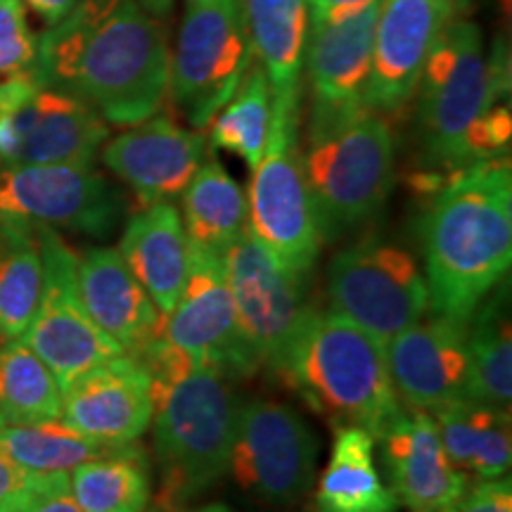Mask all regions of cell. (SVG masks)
<instances>
[{"mask_svg":"<svg viewBox=\"0 0 512 512\" xmlns=\"http://www.w3.org/2000/svg\"><path fill=\"white\" fill-rule=\"evenodd\" d=\"M463 0H382L363 105L375 114H399L418 93L434 43Z\"/></svg>","mask_w":512,"mask_h":512,"instance_id":"cell-16","label":"cell"},{"mask_svg":"<svg viewBox=\"0 0 512 512\" xmlns=\"http://www.w3.org/2000/svg\"><path fill=\"white\" fill-rule=\"evenodd\" d=\"M41 287L36 226L0 216V342L24 335L41 299Z\"/></svg>","mask_w":512,"mask_h":512,"instance_id":"cell-30","label":"cell"},{"mask_svg":"<svg viewBox=\"0 0 512 512\" xmlns=\"http://www.w3.org/2000/svg\"><path fill=\"white\" fill-rule=\"evenodd\" d=\"M432 316L467 323L482 299L508 280L512 261L510 159L489 157L453 171L422 223Z\"/></svg>","mask_w":512,"mask_h":512,"instance_id":"cell-2","label":"cell"},{"mask_svg":"<svg viewBox=\"0 0 512 512\" xmlns=\"http://www.w3.org/2000/svg\"><path fill=\"white\" fill-rule=\"evenodd\" d=\"M0 425H5V422H3V418H0Z\"/></svg>","mask_w":512,"mask_h":512,"instance_id":"cell-44","label":"cell"},{"mask_svg":"<svg viewBox=\"0 0 512 512\" xmlns=\"http://www.w3.org/2000/svg\"><path fill=\"white\" fill-rule=\"evenodd\" d=\"M377 441L396 501L411 512H441L470 486L467 472L448 460L427 411L411 408Z\"/></svg>","mask_w":512,"mask_h":512,"instance_id":"cell-20","label":"cell"},{"mask_svg":"<svg viewBox=\"0 0 512 512\" xmlns=\"http://www.w3.org/2000/svg\"><path fill=\"white\" fill-rule=\"evenodd\" d=\"M512 138V117L508 102H496L479 117L475 124L467 128L465 150L470 164L482 162L489 157L508 155Z\"/></svg>","mask_w":512,"mask_h":512,"instance_id":"cell-36","label":"cell"},{"mask_svg":"<svg viewBox=\"0 0 512 512\" xmlns=\"http://www.w3.org/2000/svg\"><path fill=\"white\" fill-rule=\"evenodd\" d=\"M380 5H370L354 17L325 27L309 29L304 69L311 86V107L335 110L363 105Z\"/></svg>","mask_w":512,"mask_h":512,"instance_id":"cell-22","label":"cell"},{"mask_svg":"<svg viewBox=\"0 0 512 512\" xmlns=\"http://www.w3.org/2000/svg\"><path fill=\"white\" fill-rule=\"evenodd\" d=\"M252 62L240 0H185L166 93L192 131L211 124Z\"/></svg>","mask_w":512,"mask_h":512,"instance_id":"cell-8","label":"cell"},{"mask_svg":"<svg viewBox=\"0 0 512 512\" xmlns=\"http://www.w3.org/2000/svg\"><path fill=\"white\" fill-rule=\"evenodd\" d=\"M387 368L401 401L418 411H441L472 396L467 323L432 316L384 344Z\"/></svg>","mask_w":512,"mask_h":512,"instance_id":"cell-17","label":"cell"},{"mask_svg":"<svg viewBox=\"0 0 512 512\" xmlns=\"http://www.w3.org/2000/svg\"><path fill=\"white\" fill-rule=\"evenodd\" d=\"M375 439L361 427H337L335 448L318 479L316 512H396L399 501L375 467Z\"/></svg>","mask_w":512,"mask_h":512,"instance_id":"cell-26","label":"cell"},{"mask_svg":"<svg viewBox=\"0 0 512 512\" xmlns=\"http://www.w3.org/2000/svg\"><path fill=\"white\" fill-rule=\"evenodd\" d=\"M138 3L140 8L157 19H164L171 12V8H174V0H138Z\"/></svg>","mask_w":512,"mask_h":512,"instance_id":"cell-41","label":"cell"},{"mask_svg":"<svg viewBox=\"0 0 512 512\" xmlns=\"http://www.w3.org/2000/svg\"><path fill=\"white\" fill-rule=\"evenodd\" d=\"M133 444H105L76 432L62 420L31 425H0V448L31 475H69L74 467L95 458L117 456L136 448Z\"/></svg>","mask_w":512,"mask_h":512,"instance_id":"cell-29","label":"cell"},{"mask_svg":"<svg viewBox=\"0 0 512 512\" xmlns=\"http://www.w3.org/2000/svg\"><path fill=\"white\" fill-rule=\"evenodd\" d=\"M162 337L202 366L228 377L252 375L259 363L240 332L223 259L188 245V273L174 311L162 320Z\"/></svg>","mask_w":512,"mask_h":512,"instance_id":"cell-15","label":"cell"},{"mask_svg":"<svg viewBox=\"0 0 512 512\" xmlns=\"http://www.w3.org/2000/svg\"><path fill=\"white\" fill-rule=\"evenodd\" d=\"M223 271L249 351L259 368L275 373L313 311L306 299L309 278L280 264L249 228L226 249Z\"/></svg>","mask_w":512,"mask_h":512,"instance_id":"cell-12","label":"cell"},{"mask_svg":"<svg viewBox=\"0 0 512 512\" xmlns=\"http://www.w3.org/2000/svg\"><path fill=\"white\" fill-rule=\"evenodd\" d=\"M188 512H233L228 508V505L223 503H209V505H202V508H195V510H188Z\"/></svg>","mask_w":512,"mask_h":512,"instance_id":"cell-42","label":"cell"},{"mask_svg":"<svg viewBox=\"0 0 512 512\" xmlns=\"http://www.w3.org/2000/svg\"><path fill=\"white\" fill-rule=\"evenodd\" d=\"M22 3H27L43 22H48L53 27V24H57L72 12L79 0H22Z\"/></svg>","mask_w":512,"mask_h":512,"instance_id":"cell-40","label":"cell"},{"mask_svg":"<svg viewBox=\"0 0 512 512\" xmlns=\"http://www.w3.org/2000/svg\"><path fill=\"white\" fill-rule=\"evenodd\" d=\"M230 377L197 363L171 387L152 396L155 451L162 467V491L155 508L181 512L230 470L238 401Z\"/></svg>","mask_w":512,"mask_h":512,"instance_id":"cell-6","label":"cell"},{"mask_svg":"<svg viewBox=\"0 0 512 512\" xmlns=\"http://www.w3.org/2000/svg\"><path fill=\"white\" fill-rule=\"evenodd\" d=\"M76 283L95 325L126 354H138L147 342L162 335L164 316L128 271L119 249H88L76 259Z\"/></svg>","mask_w":512,"mask_h":512,"instance_id":"cell-21","label":"cell"},{"mask_svg":"<svg viewBox=\"0 0 512 512\" xmlns=\"http://www.w3.org/2000/svg\"><path fill=\"white\" fill-rule=\"evenodd\" d=\"M498 3H501V10H503V15H505V22H508V17H510V0H498Z\"/></svg>","mask_w":512,"mask_h":512,"instance_id":"cell-43","label":"cell"},{"mask_svg":"<svg viewBox=\"0 0 512 512\" xmlns=\"http://www.w3.org/2000/svg\"><path fill=\"white\" fill-rule=\"evenodd\" d=\"M119 254L159 313L169 316L188 273V240L174 204L157 202L140 209L126 223Z\"/></svg>","mask_w":512,"mask_h":512,"instance_id":"cell-23","label":"cell"},{"mask_svg":"<svg viewBox=\"0 0 512 512\" xmlns=\"http://www.w3.org/2000/svg\"><path fill=\"white\" fill-rule=\"evenodd\" d=\"M0 512H86L69 491V475H38L24 489L0 501ZM147 512H159L152 505Z\"/></svg>","mask_w":512,"mask_h":512,"instance_id":"cell-35","label":"cell"},{"mask_svg":"<svg viewBox=\"0 0 512 512\" xmlns=\"http://www.w3.org/2000/svg\"><path fill=\"white\" fill-rule=\"evenodd\" d=\"M302 166L320 242H337L380 214L394 183V138L366 105L311 107Z\"/></svg>","mask_w":512,"mask_h":512,"instance_id":"cell-4","label":"cell"},{"mask_svg":"<svg viewBox=\"0 0 512 512\" xmlns=\"http://www.w3.org/2000/svg\"><path fill=\"white\" fill-rule=\"evenodd\" d=\"M207 155L202 131L155 114L102 147V162L136 195L140 209L183 195Z\"/></svg>","mask_w":512,"mask_h":512,"instance_id":"cell-18","label":"cell"},{"mask_svg":"<svg viewBox=\"0 0 512 512\" xmlns=\"http://www.w3.org/2000/svg\"><path fill=\"white\" fill-rule=\"evenodd\" d=\"M318 441L299 413L254 399L238 406L230 470L242 489L271 505H292L313 484Z\"/></svg>","mask_w":512,"mask_h":512,"instance_id":"cell-13","label":"cell"},{"mask_svg":"<svg viewBox=\"0 0 512 512\" xmlns=\"http://www.w3.org/2000/svg\"><path fill=\"white\" fill-rule=\"evenodd\" d=\"M418 88L422 159L441 174L465 169L467 128L510 91L508 46L496 38L486 57L482 29L456 15L434 43Z\"/></svg>","mask_w":512,"mask_h":512,"instance_id":"cell-5","label":"cell"},{"mask_svg":"<svg viewBox=\"0 0 512 512\" xmlns=\"http://www.w3.org/2000/svg\"><path fill=\"white\" fill-rule=\"evenodd\" d=\"M107 124L91 105L34 74L0 83V162L93 164Z\"/></svg>","mask_w":512,"mask_h":512,"instance_id":"cell-10","label":"cell"},{"mask_svg":"<svg viewBox=\"0 0 512 512\" xmlns=\"http://www.w3.org/2000/svg\"><path fill=\"white\" fill-rule=\"evenodd\" d=\"M441 512H512V484L508 477L479 479L463 496Z\"/></svg>","mask_w":512,"mask_h":512,"instance_id":"cell-37","label":"cell"},{"mask_svg":"<svg viewBox=\"0 0 512 512\" xmlns=\"http://www.w3.org/2000/svg\"><path fill=\"white\" fill-rule=\"evenodd\" d=\"M249 46L271 86L273 105L299 107L309 0H240Z\"/></svg>","mask_w":512,"mask_h":512,"instance_id":"cell-24","label":"cell"},{"mask_svg":"<svg viewBox=\"0 0 512 512\" xmlns=\"http://www.w3.org/2000/svg\"><path fill=\"white\" fill-rule=\"evenodd\" d=\"M275 375L332 425L361 427L375 441L406 413L384 344L335 311L306 316Z\"/></svg>","mask_w":512,"mask_h":512,"instance_id":"cell-3","label":"cell"},{"mask_svg":"<svg viewBox=\"0 0 512 512\" xmlns=\"http://www.w3.org/2000/svg\"><path fill=\"white\" fill-rule=\"evenodd\" d=\"M245 197L249 233L280 264L309 278L323 242L304 178L299 107L273 105L266 150Z\"/></svg>","mask_w":512,"mask_h":512,"instance_id":"cell-7","label":"cell"},{"mask_svg":"<svg viewBox=\"0 0 512 512\" xmlns=\"http://www.w3.org/2000/svg\"><path fill=\"white\" fill-rule=\"evenodd\" d=\"M467 356H470L472 396L510 411L512 330L508 283L494 287L467 318Z\"/></svg>","mask_w":512,"mask_h":512,"instance_id":"cell-28","label":"cell"},{"mask_svg":"<svg viewBox=\"0 0 512 512\" xmlns=\"http://www.w3.org/2000/svg\"><path fill=\"white\" fill-rule=\"evenodd\" d=\"M36 53L22 0H0V83L34 74Z\"/></svg>","mask_w":512,"mask_h":512,"instance_id":"cell-34","label":"cell"},{"mask_svg":"<svg viewBox=\"0 0 512 512\" xmlns=\"http://www.w3.org/2000/svg\"><path fill=\"white\" fill-rule=\"evenodd\" d=\"M169 72L166 31L138 0H121L102 22L72 10L38 41L34 67L38 81L76 95L114 126L155 117Z\"/></svg>","mask_w":512,"mask_h":512,"instance_id":"cell-1","label":"cell"},{"mask_svg":"<svg viewBox=\"0 0 512 512\" xmlns=\"http://www.w3.org/2000/svg\"><path fill=\"white\" fill-rule=\"evenodd\" d=\"M273 95L259 62L249 64L245 79L219 114L211 119V147L245 159L249 169L259 164L264 155L268 133H271Z\"/></svg>","mask_w":512,"mask_h":512,"instance_id":"cell-33","label":"cell"},{"mask_svg":"<svg viewBox=\"0 0 512 512\" xmlns=\"http://www.w3.org/2000/svg\"><path fill=\"white\" fill-rule=\"evenodd\" d=\"M382 0H309V29L354 17Z\"/></svg>","mask_w":512,"mask_h":512,"instance_id":"cell-38","label":"cell"},{"mask_svg":"<svg viewBox=\"0 0 512 512\" xmlns=\"http://www.w3.org/2000/svg\"><path fill=\"white\" fill-rule=\"evenodd\" d=\"M0 216L107 238L124 216V200L93 164L5 166Z\"/></svg>","mask_w":512,"mask_h":512,"instance_id":"cell-14","label":"cell"},{"mask_svg":"<svg viewBox=\"0 0 512 512\" xmlns=\"http://www.w3.org/2000/svg\"><path fill=\"white\" fill-rule=\"evenodd\" d=\"M448 460L479 479L505 477L512 463L510 411L467 399L432 413Z\"/></svg>","mask_w":512,"mask_h":512,"instance_id":"cell-25","label":"cell"},{"mask_svg":"<svg viewBox=\"0 0 512 512\" xmlns=\"http://www.w3.org/2000/svg\"><path fill=\"white\" fill-rule=\"evenodd\" d=\"M155 415L152 382L136 356L121 354L62 389V422L105 444H133Z\"/></svg>","mask_w":512,"mask_h":512,"instance_id":"cell-19","label":"cell"},{"mask_svg":"<svg viewBox=\"0 0 512 512\" xmlns=\"http://www.w3.org/2000/svg\"><path fill=\"white\" fill-rule=\"evenodd\" d=\"M325 290L332 311L382 344L430 311L425 275L413 256L380 238H363L332 256Z\"/></svg>","mask_w":512,"mask_h":512,"instance_id":"cell-9","label":"cell"},{"mask_svg":"<svg viewBox=\"0 0 512 512\" xmlns=\"http://www.w3.org/2000/svg\"><path fill=\"white\" fill-rule=\"evenodd\" d=\"M69 491L86 512H147L152 472L145 448L81 463L69 472Z\"/></svg>","mask_w":512,"mask_h":512,"instance_id":"cell-31","label":"cell"},{"mask_svg":"<svg viewBox=\"0 0 512 512\" xmlns=\"http://www.w3.org/2000/svg\"><path fill=\"white\" fill-rule=\"evenodd\" d=\"M36 477L38 475H31V472L22 470V467L0 448V501H5V498L12 496L19 489H24V486H29Z\"/></svg>","mask_w":512,"mask_h":512,"instance_id":"cell-39","label":"cell"},{"mask_svg":"<svg viewBox=\"0 0 512 512\" xmlns=\"http://www.w3.org/2000/svg\"><path fill=\"white\" fill-rule=\"evenodd\" d=\"M43 264V287L36 313L22 339L64 389L88 370L126 354L102 332L83 306L76 283V256L55 228L36 226Z\"/></svg>","mask_w":512,"mask_h":512,"instance_id":"cell-11","label":"cell"},{"mask_svg":"<svg viewBox=\"0 0 512 512\" xmlns=\"http://www.w3.org/2000/svg\"><path fill=\"white\" fill-rule=\"evenodd\" d=\"M181 221L190 247L223 259L247 228L245 192L219 162H202L183 190Z\"/></svg>","mask_w":512,"mask_h":512,"instance_id":"cell-27","label":"cell"},{"mask_svg":"<svg viewBox=\"0 0 512 512\" xmlns=\"http://www.w3.org/2000/svg\"><path fill=\"white\" fill-rule=\"evenodd\" d=\"M0 418L5 425L62 420V387L22 337L0 342Z\"/></svg>","mask_w":512,"mask_h":512,"instance_id":"cell-32","label":"cell"}]
</instances>
